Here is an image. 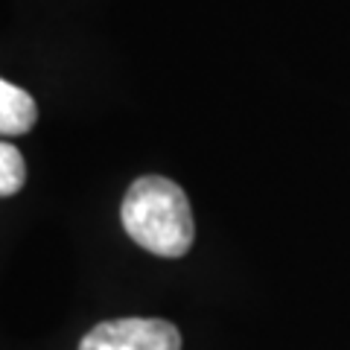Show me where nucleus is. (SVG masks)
<instances>
[{
    "mask_svg": "<svg viewBox=\"0 0 350 350\" xmlns=\"http://www.w3.org/2000/svg\"><path fill=\"white\" fill-rule=\"evenodd\" d=\"M120 219L126 234L158 257H184L196 237L187 193L163 175H144L131 184Z\"/></svg>",
    "mask_w": 350,
    "mask_h": 350,
    "instance_id": "nucleus-1",
    "label": "nucleus"
},
{
    "mask_svg": "<svg viewBox=\"0 0 350 350\" xmlns=\"http://www.w3.org/2000/svg\"><path fill=\"white\" fill-rule=\"evenodd\" d=\"M79 350H181V333L161 319H117L96 324Z\"/></svg>",
    "mask_w": 350,
    "mask_h": 350,
    "instance_id": "nucleus-2",
    "label": "nucleus"
},
{
    "mask_svg": "<svg viewBox=\"0 0 350 350\" xmlns=\"http://www.w3.org/2000/svg\"><path fill=\"white\" fill-rule=\"evenodd\" d=\"M38 120V105L36 100L12 82L0 79V135L15 137L27 135Z\"/></svg>",
    "mask_w": 350,
    "mask_h": 350,
    "instance_id": "nucleus-3",
    "label": "nucleus"
},
{
    "mask_svg": "<svg viewBox=\"0 0 350 350\" xmlns=\"http://www.w3.org/2000/svg\"><path fill=\"white\" fill-rule=\"evenodd\" d=\"M27 181V167L24 155L12 146L0 140V196H15Z\"/></svg>",
    "mask_w": 350,
    "mask_h": 350,
    "instance_id": "nucleus-4",
    "label": "nucleus"
}]
</instances>
